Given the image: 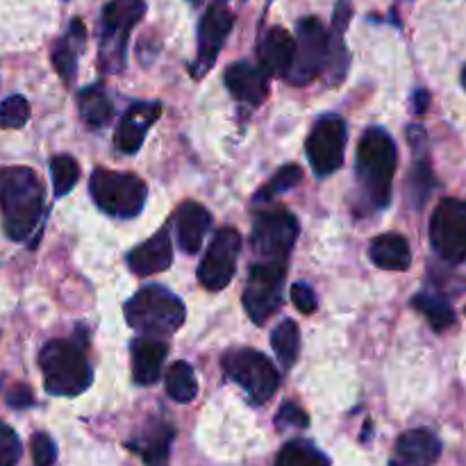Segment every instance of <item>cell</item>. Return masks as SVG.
<instances>
[{"label":"cell","mask_w":466,"mask_h":466,"mask_svg":"<svg viewBox=\"0 0 466 466\" xmlns=\"http://www.w3.org/2000/svg\"><path fill=\"white\" fill-rule=\"evenodd\" d=\"M0 209L5 235L25 241L44 214V185L32 168L12 167L0 171Z\"/></svg>","instance_id":"cell-1"},{"label":"cell","mask_w":466,"mask_h":466,"mask_svg":"<svg viewBox=\"0 0 466 466\" xmlns=\"http://www.w3.org/2000/svg\"><path fill=\"white\" fill-rule=\"evenodd\" d=\"M39 367L44 373V387L53 396L85 394L94 380L89 362L85 355V341L53 339L41 349Z\"/></svg>","instance_id":"cell-2"},{"label":"cell","mask_w":466,"mask_h":466,"mask_svg":"<svg viewBox=\"0 0 466 466\" xmlns=\"http://www.w3.org/2000/svg\"><path fill=\"white\" fill-rule=\"evenodd\" d=\"M396 162L399 153L394 139L382 127H369L358 146V176L373 208L382 209L390 205Z\"/></svg>","instance_id":"cell-3"},{"label":"cell","mask_w":466,"mask_h":466,"mask_svg":"<svg viewBox=\"0 0 466 466\" xmlns=\"http://www.w3.org/2000/svg\"><path fill=\"white\" fill-rule=\"evenodd\" d=\"M126 321L144 337H168L185 323V303L167 287L150 285L137 291L123 308Z\"/></svg>","instance_id":"cell-4"},{"label":"cell","mask_w":466,"mask_h":466,"mask_svg":"<svg viewBox=\"0 0 466 466\" xmlns=\"http://www.w3.org/2000/svg\"><path fill=\"white\" fill-rule=\"evenodd\" d=\"M144 0H109L103 9L98 35V66L103 73L123 71L127 59V39L144 18Z\"/></svg>","instance_id":"cell-5"},{"label":"cell","mask_w":466,"mask_h":466,"mask_svg":"<svg viewBox=\"0 0 466 466\" xmlns=\"http://www.w3.org/2000/svg\"><path fill=\"white\" fill-rule=\"evenodd\" d=\"M89 189L96 205L116 218H135L144 209L148 196V187L139 176L107 168H96L91 173Z\"/></svg>","instance_id":"cell-6"},{"label":"cell","mask_w":466,"mask_h":466,"mask_svg":"<svg viewBox=\"0 0 466 466\" xmlns=\"http://www.w3.org/2000/svg\"><path fill=\"white\" fill-rule=\"evenodd\" d=\"M223 371L248 394V399L255 405L267 403L280 385V376H278L271 360L253 349L230 350L223 358Z\"/></svg>","instance_id":"cell-7"},{"label":"cell","mask_w":466,"mask_h":466,"mask_svg":"<svg viewBox=\"0 0 466 466\" xmlns=\"http://www.w3.org/2000/svg\"><path fill=\"white\" fill-rule=\"evenodd\" d=\"M299 237V221L287 209L258 214L250 232V248L258 262L287 264Z\"/></svg>","instance_id":"cell-8"},{"label":"cell","mask_w":466,"mask_h":466,"mask_svg":"<svg viewBox=\"0 0 466 466\" xmlns=\"http://www.w3.org/2000/svg\"><path fill=\"white\" fill-rule=\"evenodd\" d=\"M330 62V35L319 18L308 16L299 23L296 55L287 80L296 86L309 85Z\"/></svg>","instance_id":"cell-9"},{"label":"cell","mask_w":466,"mask_h":466,"mask_svg":"<svg viewBox=\"0 0 466 466\" xmlns=\"http://www.w3.org/2000/svg\"><path fill=\"white\" fill-rule=\"evenodd\" d=\"M287 264L276 262H255L250 264L248 282L244 289V308L250 321L262 326L268 317L278 309L285 287Z\"/></svg>","instance_id":"cell-10"},{"label":"cell","mask_w":466,"mask_h":466,"mask_svg":"<svg viewBox=\"0 0 466 466\" xmlns=\"http://www.w3.org/2000/svg\"><path fill=\"white\" fill-rule=\"evenodd\" d=\"M431 241L435 253L449 264L466 259V200L444 198L431 218Z\"/></svg>","instance_id":"cell-11"},{"label":"cell","mask_w":466,"mask_h":466,"mask_svg":"<svg viewBox=\"0 0 466 466\" xmlns=\"http://www.w3.org/2000/svg\"><path fill=\"white\" fill-rule=\"evenodd\" d=\"M346 141H349V127L344 118L323 116L314 123L305 150H308L309 164H312L317 176H330L337 168H341L346 155Z\"/></svg>","instance_id":"cell-12"},{"label":"cell","mask_w":466,"mask_h":466,"mask_svg":"<svg viewBox=\"0 0 466 466\" xmlns=\"http://www.w3.org/2000/svg\"><path fill=\"white\" fill-rule=\"evenodd\" d=\"M241 250V235L235 228H221L214 235L208 253L198 267V280L205 289L221 291L230 285L237 271V259Z\"/></svg>","instance_id":"cell-13"},{"label":"cell","mask_w":466,"mask_h":466,"mask_svg":"<svg viewBox=\"0 0 466 466\" xmlns=\"http://www.w3.org/2000/svg\"><path fill=\"white\" fill-rule=\"evenodd\" d=\"M232 25H235V14H232L230 3L228 0H214L208 12H205V16L200 18L198 57H196L194 68H191L194 77H203L212 68L228 35H230Z\"/></svg>","instance_id":"cell-14"},{"label":"cell","mask_w":466,"mask_h":466,"mask_svg":"<svg viewBox=\"0 0 466 466\" xmlns=\"http://www.w3.org/2000/svg\"><path fill=\"white\" fill-rule=\"evenodd\" d=\"M162 103H135L126 114H123L121 123L116 126V135H114V144L121 153L135 155L144 144L146 135H148L150 126L162 116Z\"/></svg>","instance_id":"cell-15"},{"label":"cell","mask_w":466,"mask_h":466,"mask_svg":"<svg viewBox=\"0 0 466 466\" xmlns=\"http://www.w3.org/2000/svg\"><path fill=\"white\" fill-rule=\"evenodd\" d=\"M268 76L262 66H255L253 62H237L228 66L226 86L230 89L232 98L246 105H259L268 96Z\"/></svg>","instance_id":"cell-16"},{"label":"cell","mask_w":466,"mask_h":466,"mask_svg":"<svg viewBox=\"0 0 466 466\" xmlns=\"http://www.w3.org/2000/svg\"><path fill=\"white\" fill-rule=\"evenodd\" d=\"M259 64L267 76H287L294 64L296 55V39L285 30V27H271L264 32L259 39Z\"/></svg>","instance_id":"cell-17"},{"label":"cell","mask_w":466,"mask_h":466,"mask_svg":"<svg viewBox=\"0 0 466 466\" xmlns=\"http://www.w3.org/2000/svg\"><path fill=\"white\" fill-rule=\"evenodd\" d=\"M132 355V378L137 385H155L162 378L164 360L168 355V346L155 337H137L130 346Z\"/></svg>","instance_id":"cell-18"},{"label":"cell","mask_w":466,"mask_h":466,"mask_svg":"<svg viewBox=\"0 0 466 466\" xmlns=\"http://www.w3.org/2000/svg\"><path fill=\"white\" fill-rule=\"evenodd\" d=\"M173 264V246L171 237L167 230H159L150 237L148 241L132 248L127 255V267L137 273V276H153V273L167 271Z\"/></svg>","instance_id":"cell-19"},{"label":"cell","mask_w":466,"mask_h":466,"mask_svg":"<svg viewBox=\"0 0 466 466\" xmlns=\"http://www.w3.org/2000/svg\"><path fill=\"white\" fill-rule=\"evenodd\" d=\"M209 226H212V217H209V212L203 205L194 203V200L182 203L176 214V237L182 253H198Z\"/></svg>","instance_id":"cell-20"},{"label":"cell","mask_w":466,"mask_h":466,"mask_svg":"<svg viewBox=\"0 0 466 466\" xmlns=\"http://www.w3.org/2000/svg\"><path fill=\"white\" fill-rule=\"evenodd\" d=\"M396 453L408 466H432L440 460L441 444L437 435L428 428L408 431L396 441Z\"/></svg>","instance_id":"cell-21"},{"label":"cell","mask_w":466,"mask_h":466,"mask_svg":"<svg viewBox=\"0 0 466 466\" xmlns=\"http://www.w3.org/2000/svg\"><path fill=\"white\" fill-rule=\"evenodd\" d=\"M86 30L80 18H73L68 32L53 46V66L59 73L64 85H73L77 71V55L85 46Z\"/></svg>","instance_id":"cell-22"},{"label":"cell","mask_w":466,"mask_h":466,"mask_svg":"<svg viewBox=\"0 0 466 466\" xmlns=\"http://www.w3.org/2000/svg\"><path fill=\"white\" fill-rule=\"evenodd\" d=\"M173 437H176V431L168 423H153L150 428H146L139 441H130L127 449L135 451L146 466H168Z\"/></svg>","instance_id":"cell-23"},{"label":"cell","mask_w":466,"mask_h":466,"mask_svg":"<svg viewBox=\"0 0 466 466\" xmlns=\"http://www.w3.org/2000/svg\"><path fill=\"white\" fill-rule=\"evenodd\" d=\"M373 264L387 271H408L412 264V253H410V244L396 232H387V235L376 237L369 248Z\"/></svg>","instance_id":"cell-24"},{"label":"cell","mask_w":466,"mask_h":466,"mask_svg":"<svg viewBox=\"0 0 466 466\" xmlns=\"http://www.w3.org/2000/svg\"><path fill=\"white\" fill-rule=\"evenodd\" d=\"M77 107H80L82 121L89 127H94V130L103 127L114 114L112 100L107 98V94H105V89L100 85L85 86L77 94Z\"/></svg>","instance_id":"cell-25"},{"label":"cell","mask_w":466,"mask_h":466,"mask_svg":"<svg viewBox=\"0 0 466 466\" xmlns=\"http://www.w3.org/2000/svg\"><path fill=\"white\" fill-rule=\"evenodd\" d=\"M271 346L273 350H276V358L282 362V367H294L300 350V330L299 326H296V321L285 319V321L278 323L271 332Z\"/></svg>","instance_id":"cell-26"},{"label":"cell","mask_w":466,"mask_h":466,"mask_svg":"<svg viewBox=\"0 0 466 466\" xmlns=\"http://www.w3.org/2000/svg\"><path fill=\"white\" fill-rule=\"evenodd\" d=\"M412 305L419 314H423V317L428 319V323H431L435 330H446V328H451L455 323L453 308H451L449 300H444L441 296L421 291V294L414 296Z\"/></svg>","instance_id":"cell-27"},{"label":"cell","mask_w":466,"mask_h":466,"mask_svg":"<svg viewBox=\"0 0 466 466\" xmlns=\"http://www.w3.org/2000/svg\"><path fill=\"white\" fill-rule=\"evenodd\" d=\"M167 394L177 403H189L198 394L194 369L187 362H176L167 371Z\"/></svg>","instance_id":"cell-28"},{"label":"cell","mask_w":466,"mask_h":466,"mask_svg":"<svg viewBox=\"0 0 466 466\" xmlns=\"http://www.w3.org/2000/svg\"><path fill=\"white\" fill-rule=\"evenodd\" d=\"M276 466H330V460L309 441H289L278 455Z\"/></svg>","instance_id":"cell-29"},{"label":"cell","mask_w":466,"mask_h":466,"mask_svg":"<svg viewBox=\"0 0 466 466\" xmlns=\"http://www.w3.org/2000/svg\"><path fill=\"white\" fill-rule=\"evenodd\" d=\"M432 189H435V173H432L428 159H419V162H414L408 177V198L412 208L421 209Z\"/></svg>","instance_id":"cell-30"},{"label":"cell","mask_w":466,"mask_h":466,"mask_svg":"<svg viewBox=\"0 0 466 466\" xmlns=\"http://www.w3.org/2000/svg\"><path fill=\"white\" fill-rule=\"evenodd\" d=\"M50 176H53V189L57 198L66 196L80 177V167L71 155H55L50 159Z\"/></svg>","instance_id":"cell-31"},{"label":"cell","mask_w":466,"mask_h":466,"mask_svg":"<svg viewBox=\"0 0 466 466\" xmlns=\"http://www.w3.org/2000/svg\"><path fill=\"white\" fill-rule=\"evenodd\" d=\"M300 180H303V168H300L299 164H287V167L278 168L276 176H273L271 180H268L267 185L255 194V200L262 203V200L273 198V196L282 194V191L294 189L296 185H300Z\"/></svg>","instance_id":"cell-32"},{"label":"cell","mask_w":466,"mask_h":466,"mask_svg":"<svg viewBox=\"0 0 466 466\" xmlns=\"http://www.w3.org/2000/svg\"><path fill=\"white\" fill-rule=\"evenodd\" d=\"M30 121V103L23 96H9L0 103V127L18 130Z\"/></svg>","instance_id":"cell-33"},{"label":"cell","mask_w":466,"mask_h":466,"mask_svg":"<svg viewBox=\"0 0 466 466\" xmlns=\"http://www.w3.org/2000/svg\"><path fill=\"white\" fill-rule=\"evenodd\" d=\"M21 440L16 432L0 421V466H16L21 460Z\"/></svg>","instance_id":"cell-34"},{"label":"cell","mask_w":466,"mask_h":466,"mask_svg":"<svg viewBox=\"0 0 466 466\" xmlns=\"http://www.w3.org/2000/svg\"><path fill=\"white\" fill-rule=\"evenodd\" d=\"M32 464L35 466H53L57 460V444L50 440L46 432H35L30 441Z\"/></svg>","instance_id":"cell-35"},{"label":"cell","mask_w":466,"mask_h":466,"mask_svg":"<svg viewBox=\"0 0 466 466\" xmlns=\"http://www.w3.org/2000/svg\"><path fill=\"white\" fill-rule=\"evenodd\" d=\"M278 431H305L309 426V419L296 403H285L276 414Z\"/></svg>","instance_id":"cell-36"},{"label":"cell","mask_w":466,"mask_h":466,"mask_svg":"<svg viewBox=\"0 0 466 466\" xmlns=\"http://www.w3.org/2000/svg\"><path fill=\"white\" fill-rule=\"evenodd\" d=\"M291 303L296 305V309H299L300 314H314L319 308L317 294H314L312 287L305 285V282H296V285L291 287Z\"/></svg>","instance_id":"cell-37"},{"label":"cell","mask_w":466,"mask_h":466,"mask_svg":"<svg viewBox=\"0 0 466 466\" xmlns=\"http://www.w3.org/2000/svg\"><path fill=\"white\" fill-rule=\"evenodd\" d=\"M7 405L14 410H25L35 403V396H32V390L27 385H16L7 391Z\"/></svg>","instance_id":"cell-38"},{"label":"cell","mask_w":466,"mask_h":466,"mask_svg":"<svg viewBox=\"0 0 466 466\" xmlns=\"http://www.w3.org/2000/svg\"><path fill=\"white\" fill-rule=\"evenodd\" d=\"M428 105H431V94H428L426 89H417L412 96V109L417 114H423L428 109Z\"/></svg>","instance_id":"cell-39"},{"label":"cell","mask_w":466,"mask_h":466,"mask_svg":"<svg viewBox=\"0 0 466 466\" xmlns=\"http://www.w3.org/2000/svg\"><path fill=\"white\" fill-rule=\"evenodd\" d=\"M462 85H464V89H466V66H464V71H462Z\"/></svg>","instance_id":"cell-40"},{"label":"cell","mask_w":466,"mask_h":466,"mask_svg":"<svg viewBox=\"0 0 466 466\" xmlns=\"http://www.w3.org/2000/svg\"><path fill=\"white\" fill-rule=\"evenodd\" d=\"M189 3L191 5H200V3H203V0H189Z\"/></svg>","instance_id":"cell-41"}]
</instances>
